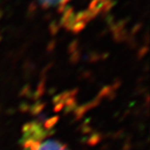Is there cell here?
Instances as JSON below:
<instances>
[{
  "mask_svg": "<svg viewBox=\"0 0 150 150\" xmlns=\"http://www.w3.org/2000/svg\"><path fill=\"white\" fill-rule=\"evenodd\" d=\"M22 143L25 150H68L59 141L46 138V134L39 124H29L24 127Z\"/></svg>",
  "mask_w": 150,
  "mask_h": 150,
  "instance_id": "obj_1",
  "label": "cell"
},
{
  "mask_svg": "<svg viewBox=\"0 0 150 150\" xmlns=\"http://www.w3.org/2000/svg\"><path fill=\"white\" fill-rule=\"evenodd\" d=\"M70 0H39V2L46 7H62Z\"/></svg>",
  "mask_w": 150,
  "mask_h": 150,
  "instance_id": "obj_2",
  "label": "cell"
}]
</instances>
